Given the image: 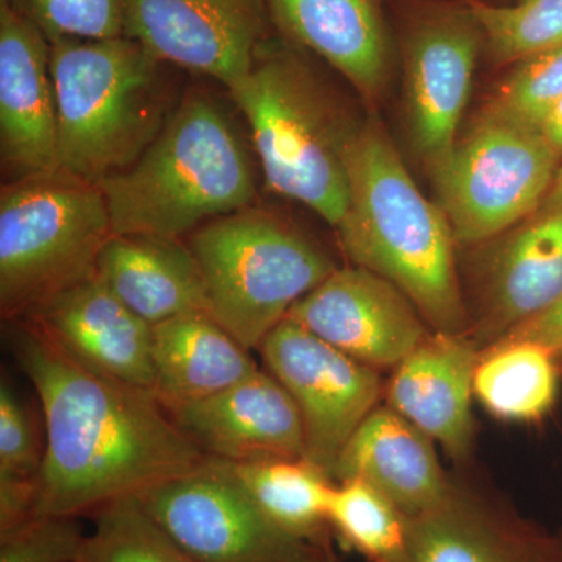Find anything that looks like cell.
<instances>
[{"label": "cell", "mask_w": 562, "mask_h": 562, "mask_svg": "<svg viewBox=\"0 0 562 562\" xmlns=\"http://www.w3.org/2000/svg\"><path fill=\"white\" fill-rule=\"evenodd\" d=\"M10 349L38 394L44 462L35 517H76L187 475L209 460L157 394L83 368L25 321Z\"/></svg>", "instance_id": "obj_1"}, {"label": "cell", "mask_w": 562, "mask_h": 562, "mask_svg": "<svg viewBox=\"0 0 562 562\" xmlns=\"http://www.w3.org/2000/svg\"><path fill=\"white\" fill-rule=\"evenodd\" d=\"M347 169L349 205L336 228L349 260L397 286L432 330L462 335L468 316L452 227L422 194L379 121L362 122Z\"/></svg>", "instance_id": "obj_2"}, {"label": "cell", "mask_w": 562, "mask_h": 562, "mask_svg": "<svg viewBox=\"0 0 562 562\" xmlns=\"http://www.w3.org/2000/svg\"><path fill=\"white\" fill-rule=\"evenodd\" d=\"M279 33L266 36L249 72L228 88L241 111L266 187L338 227L349 205V154L362 124Z\"/></svg>", "instance_id": "obj_3"}, {"label": "cell", "mask_w": 562, "mask_h": 562, "mask_svg": "<svg viewBox=\"0 0 562 562\" xmlns=\"http://www.w3.org/2000/svg\"><path fill=\"white\" fill-rule=\"evenodd\" d=\"M98 187L113 235L172 239L251 206L257 194L241 132L225 106L201 91L184 94L138 160Z\"/></svg>", "instance_id": "obj_4"}, {"label": "cell", "mask_w": 562, "mask_h": 562, "mask_svg": "<svg viewBox=\"0 0 562 562\" xmlns=\"http://www.w3.org/2000/svg\"><path fill=\"white\" fill-rule=\"evenodd\" d=\"M49 43L58 168L99 184L131 168L171 120L177 68L128 36Z\"/></svg>", "instance_id": "obj_5"}, {"label": "cell", "mask_w": 562, "mask_h": 562, "mask_svg": "<svg viewBox=\"0 0 562 562\" xmlns=\"http://www.w3.org/2000/svg\"><path fill=\"white\" fill-rule=\"evenodd\" d=\"M187 243L201 266L206 313L249 350L338 269L297 228L251 206L202 225Z\"/></svg>", "instance_id": "obj_6"}, {"label": "cell", "mask_w": 562, "mask_h": 562, "mask_svg": "<svg viewBox=\"0 0 562 562\" xmlns=\"http://www.w3.org/2000/svg\"><path fill=\"white\" fill-rule=\"evenodd\" d=\"M113 236L98 184L57 171L0 191V312L21 321L58 292L95 276Z\"/></svg>", "instance_id": "obj_7"}, {"label": "cell", "mask_w": 562, "mask_h": 562, "mask_svg": "<svg viewBox=\"0 0 562 562\" xmlns=\"http://www.w3.org/2000/svg\"><path fill=\"white\" fill-rule=\"evenodd\" d=\"M558 160L541 132L484 111L432 172L454 241H486L541 209Z\"/></svg>", "instance_id": "obj_8"}, {"label": "cell", "mask_w": 562, "mask_h": 562, "mask_svg": "<svg viewBox=\"0 0 562 562\" xmlns=\"http://www.w3.org/2000/svg\"><path fill=\"white\" fill-rule=\"evenodd\" d=\"M138 497L194 562H308L317 554L277 527L216 458Z\"/></svg>", "instance_id": "obj_9"}, {"label": "cell", "mask_w": 562, "mask_h": 562, "mask_svg": "<svg viewBox=\"0 0 562 562\" xmlns=\"http://www.w3.org/2000/svg\"><path fill=\"white\" fill-rule=\"evenodd\" d=\"M401 47L414 146L432 173L457 146L483 31L465 0L420 2L405 22Z\"/></svg>", "instance_id": "obj_10"}, {"label": "cell", "mask_w": 562, "mask_h": 562, "mask_svg": "<svg viewBox=\"0 0 562 562\" xmlns=\"http://www.w3.org/2000/svg\"><path fill=\"white\" fill-rule=\"evenodd\" d=\"M258 350L301 413L305 460L333 479L344 447L376 408L380 371L290 319L280 322Z\"/></svg>", "instance_id": "obj_11"}, {"label": "cell", "mask_w": 562, "mask_h": 562, "mask_svg": "<svg viewBox=\"0 0 562 562\" xmlns=\"http://www.w3.org/2000/svg\"><path fill=\"white\" fill-rule=\"evenodd\" d=\"M272 32L266 0H131L125 36L228 90Z\"/></svg>", "instance_id": "obj_12"}, {"label": "cell", "mask_w": 562, "mask_h": 562, "mask_svg": "<svg viewBox=\"0 0 562 562\" xmlns=\"http://www.w3.org/2000/svg\"><path fill=\"white\" fill-rule=\"evenodd\" d=\"M286 319L376 371L401 364L428 335L416 305L368 269H336Z\"/></svg>", "instance_id": "obj_13"}, {"label": "cell", "mask_w": 562, "mask_h": 562, "mask_svg": "<svg viewBox=\"0 0 562 562\" xmlns=\"http://www.w3.org/2000/svg\"><path fill=\"white\" fill-rule=\"evenodd\" d=\"M0 161L10 181L60 171L50 43L11 0H0Z\"/></svg>", "instance_id": "obj_14"}, {"label": "cell", "mask_w": 562, "mask_h": 562, "mask_svg": "<svg viewBox=\"0 0 562 562\" xmlns=\"http://www.w3.org/2000/svg\"><path fill=\"white\" fill-rule=\"evenodd\" d=\"M21 321L83 368L154 391V325L136 316L98 277L58 292Z\"/></svg>", "instance_id": "obj_15"}, {"label": "cell", "mask_w": 562, "mask_h": 562, "mask_svg": "<svg viewBox=\"0 0 562 562\" xmlns=\"http://www.w3.org/2000/svg\"><path fill=\"white\" fill-rule=\"evenodd\" d=\"M168 412L206 457L231 462L305 460L301 413L269 372L260 371L221 394Z\"/></svg>", "instance_id": "obj_16"}, {"label": "cell", "mask_w": 562, "mask_h": 562, "mask_svg": "<svg viewBox=\"0 0 562 562\" xmlns=\"http://www.w3.org/2000/svg\"><path fill=\"white\" fill-rule=\"evenodd\" d=\"M273 32L349 81L361 98L382 95L394 61L383 0H266Z\"/></svg>", "instance_id": "obj_17"}, {"label": "cell", "mask_w": 562, "mask_h": 562, "mask_svg": "<svg viewBox=\"0 0 562 562\" xmlns=\"http://www.w3.org/2000/svg\"><path fill=\"white\" fill-rule=\"evenodd\" d=\"M480 353L462 335L432 331L401 362L387 384V406L464 460L473 439V376Z\"/></svg>", "instance_id": "obj_18"}, {"label": "cell", "mask_w": 562, "mask_h": 562, "mask_svg": "<svg viewBox=\"0 0 562 562\" xmlns=\"http://www.w3.org/2000/svg\"><path fill=\"white\" fill-rule=\"evenodd\" d=\"M406 562H562V543L452 487L438 505L406 517Z\"/></svg>", "instance_id": "obj_19"}, {"label": "cell", "mask_w": 562, "mask_h": 562, "mask_svg": "<svg viewBox=\"0 0 562 562\" xmlns=\"http://www.w3.org/2000/svg\"><path fill=\"white\" fill-rule=\"evenodd\" d=\"M432 439L391 406L375 409L344 447L333 479L361 480L405 517L441 503L452 491Z\"/></svg>", "instance_id": "obj_20"}, {"label": "cell", "mask_w": 562, "mask_h": 562, "mask_svg": "<svg viewBox=\"0 0 562 562\" xmlns=\"http://www.w3.org/2000/svg\"><path fill=\"white\" fill-rule=\"evenodd\" d=\"M95 277L150 325L206 312L201 266L181 239L113 235L101 251Z\"/></svg>", "instance_id": "obj_21"}, {"label": "cell", "mask_w": 562, "mask_h": 562, "mask_svg": "<svg viewBox=\"0 0 562 562\" xmlns=\"http://www.w3.org/2000/svg\"><path fill=\"white\" fill-rule=\"evenodd\" d=\"M154 392L166 409L203 401L260 372L238 339L206 312L154 325Z\"/></svg>", "instance_id": "obj_22"}, {"label": "cell", "mask_w": 562, "mask_h": 562, "mask_svg": "<svg viewBox=\"0 0 562 562\" xmlns=\"http://www.w3.org/2000/svg\"><path fill=\"white\" fill-rule=\"evenodd\" d=\"M562 292V213L538 217L503 244L486 292L480 336L492 344L546 312Z\"/></svg>", "instance_id": "obj_23"}, {"label": "cell", "mask_w": 562, "mask_h": 562, "mask_svg": "<svg viewBox=\"0 0 562 562\" xmlns=\"http://www.w3.org/2000/svg\"><path fill=\"white\" fill-rule=\"evenodd\" d=\"M557 357L546 347L522 339H503L480 355L473 394L503 420H539L558 395Z\"/></svg>", "instance_id": "obj_24"}, {"label": "cell", "mask_w": 562, "mask_h": 562, "mask_svg": "<svg viewBox=\"0 0 562 562\" xmlns=\"http://www.w3.org/2000/svg\"><path fill=\"white\" fill-rule=\"evenodd\" d=\"M224 462L261 512L281 530L310 542L327 524L335 484L330 483V476L303 458Z\"/></svg>", "instance_id": "obj_25"}, {"label": "cell", "mask_w": 562, "mask_h": 562, "mask_svg": "<svg viewBox=\"0 0 562 562\" xmlns=\"http://www.w3.org/2000/svg\"><path fill=\"white\" fill-rule=\"evenodd\" d=\"M44 439L13 386H0V538L35 517Z\"/></svg>", "instance_id": "obj_26"}, {"label": "cell", "mask_w": 562, "mask_h": 562, "mask_svg": "<svg viewBox=\"0 0 562 562\" xmlns=\"http://www.w3.org/2000/svg\"><path fill=\"white\" fill-rule=\"evenodd\" d=\"M327 524L371 562H406V517L361 480L333 487Z\"/></svg>", "instance_id": "obj_27"}, {"label": "cell", "mask_w": 562, "mask_h": 562, "mask_svg": "<svg viewBox=\"0 0 562 562\" xmlns=\"http://www.w3.org/2000/svg\"><path fill=\"white\" fill-rule=\"evenodd\" d=\"M77 562H194L166 532L138 495L95 512L94 531L85 538Z\"/></svg>", "instance_id": "obj_28"}, {"label": "cell", "mask_w": 562, "mask_h": 562, "mask_svg": "<svg viewBox=\"0 0 562 562\" xmlns=\"http://www.w3.org/2000/svg\"><path fill=\"white\" fill-rule=\"evenodd\" d=\"M484 35V47L498 65L517 63L562 46V0L491 3L465 0Z\"/></svg>", "instance_id": "obj_29"}, {"label": "cell", "mask_w": 562, "mask_h": 562, "mask_svg": "<svg viewBox=\"0 0 562 562\" xmlns=\"http://www.w3.org/2000/svg\"><path fill=\"white\" fill-rule=\"evenodd\" d=\"M514 65L486 111L539 131L547 114L562 99V46Z\"/></svg>", "instance_id": "obj_30"}, {"label": "cell", "mask_w": 562, "mask_h": 562, "mask_svg": "<svg viewBox=\"0 0 562 562\" xmlns=\"http://www.w3.org/2000/svg\"><path fill=\"white\" fill-rule=\"evenodd\" d=\"M47 40L125 36L131 0H11Z\"/></svg>", "instance_id": "obj_31"}, {"label": "cell", "mask_w": 562, "mask_h": 562, "mask_svg": "<svg viewBox=\"0 0 562 562\" xmlns=\"http://www.w3.org/2000/svg\"><path fill=\"white\" fill-rule=\"evenodd\" d=\"M85 538L74 517H33L3 536L0 562H77Z\"/></svg>", "instance_id": "obj_32"}, {"label": "cell", "mask_w": 562, "mask_h": 562, "mask_svg": "<svg viewBox=\"0 0 562 562\" xmlns=\"http://www.w3.org/2000/svg\"><path fill=\"white\" fill-rule=\"evenodd\" d=\"M503 339H522V341L536 342L552 351L554 357H562V292L546 312L514 328Z\"/></svg>", "instance_id": "obj_33"}, {"label": "cell", "mask_w": 562, "mask_h": 562, "mask_svg": "<svg viewBox=\"0 0 562 562\" xmlns=\"http://www.w3.org/2000/svg\"><path fill=\"white\" fill-rule=\"evenodd\" d=\"M539 132L542 133L543 138H546L547 143L552 146V149L562 157V99L557 105L550 110V113L547 114L546 120H543L541 128Z\"/></svg>", "instance_id": "obj_34"}, {"label": "cell", "mask_w": 562, "mask_h": 562, "mask_svg": "<svg viewBox=\"0 0 562 562\" xmlns=\"http://www.w3.org/2000/svg\"><path fill=\"white\" fill-rule=\"evenodd\" d=\"M539 217L549 216V214L562 213V166L558 169L557 177H554L552 188L547 192L543 199Z\"/></svg>", "instance_id": "obj_35"}, {"label": "cell", "mask_w": 562, "mask_h": 562, "mask_svg": "<svg viewBox=\"0 0 562 562\" xmlns=\"http://www.w3.org/2000/svg\"><path fill=\"white\" fill-rule=\"evenodd\" d=\"M308 562H328V561H325L324 558H321V554L317 553L316 557H314L313 560H310Z\"/></svg>", "instance_id": "obj_36"}, {"label": "cell", "mask_w": 562, "mask_h": 562, "mask_svg": "<svg viewBox=\"0 0 562 562\" xmlns=\"http://www.w3.org/2000/svg\"><path fill=\"white\" fill-rule=\"evenodd\" d=\"M517 2H520V0H517Z\"/></svg>", "instance_id": "obj_37"}]
</instances>
